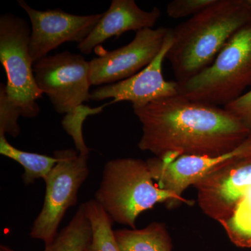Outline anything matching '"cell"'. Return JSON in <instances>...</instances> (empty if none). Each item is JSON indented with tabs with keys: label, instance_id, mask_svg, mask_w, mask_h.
<instances>
[{
	"label": "cell",
	"instance_id": "9a60e30c",
	"mask_svg": "<svg viewBox=\"0 0 251 251\" xmlns=\"http://www.w3.org/2000/svg\"><path fill=\"white\" fill-rule=\"evenodd\" d=\"M92 235V226L85 203H82L72 221L59 232L53 242L45 246L44 251H85Z\"/></svg>",
	"mask_w": 251,
	"mask_h": 251
},
{
	"label": "cell",
	"instance_id": "8fae6325",
	"mask_svg": "<svg viewBox=\"0 0 251 251\" xmlns=\"http://www.w3.org/2000/svg\"><path fill=\"white\" fill-rule=\"evenodd\" d=\"M173 44L172 29L164 44L152 62L138 74L116 83L99 86L91 92V100L100 101L113 99L110 103L130 101L133 108L145 106L151 102L179 95L178 82L166 80L162 67L167 53Z\"/></svg>",
	"mask_w": 251,
	"mask_h": 251
},
{
	"label": "cell",
	"instance_id": "7402d4cb",
	"mask_svg": "<svg viewBox=\"0 0 251 251\" xmlns=\"http://www.w3.org/2000/svg\"><path fill=\"white\" fill-rule=\"evenodd\" d=\"M0 251H18L11 249V248L7 247V246L1 245L0 246Z\"/></svg>",
	"mask_w": 251,
	"mask_h": 251
},
{
	"label": "cell",
	"instance_id": "ffe728a7",
	"mask_svg": "<svg viewBox=\"0 0 251 251\" xmlns=\"http://www.w3.org/2000/svg\"><path fill=\"white\" fill-rule=\"evenodd\" d=\"M215 1L216 0H173L168 4L167 13L169 17L175 19L193 17Z\"/></svg>",
	"mask_w": 251,
	"mask_h": 251
},
{
	"label": "cell",
	"instance_id": "2e32d148",
	"mask_svg": "<svg viewBox=\"0 0 251 251\" xmlns=\"http://www.w3.org/2000/svg\"><path fill=\"white\" fill-rule=\"evenodd\" d=\"M0 154L18 162L24 168L23 182L25 185L34 183L36 179H44L57 162L56 157L40 153L27 152L14 148L5 135L0 136Z\"/></svg>",
	"mask_w": 251,
	"mask_h": 251
},
{
	"label": "cell",
	"instance_id": "e0dca14e",
	"mask_svg": "<svg viewBox=\"0 0 251 251\" xmlns=\"http://www.w3.org/2000/svg\"><path fill=\"white\" fill-rule=\"evenodd\" d=\"M86 214L92 226V235L85 251H121L117 245L113 221L95 199L85 202Z\"/></svg>",
	"mask_w": 251,
	"mask_h": 251
},
{
	"label": "cell",
	"instance_id": "6da1fadb",
	"mask_svg": "<svg viewBox=\"0 0 251 251\" xmlns=\"http://www.w3.org/2000/svg\"><path fill=\"white\" fill-rule=\"evenodd\" d=\"M133 109L143 126L138 148L158 158L221 156L249 138L247 128L224 108L179 95Z\"/></svg>",
	"mask_w": 251,
	"mask_h": 251
},
{
	"label": "cell",
	"instance_id": "7c38bea8",
	"mask_svg": "<svg viewBox=\"0 0 251 251\" xmlns=\"http://www.w3.org/2000/svg\"><path fill=\"white\" fill-rule=\"evenodd\" d=\"M251 153V138L239 148L221 156H178L173 161H165L158 157L147 160L153 179L161 189L182 197L190 186L205 177L226 163Z\"/></svg>",
	"mask_w": 251,
	"mask_h": 251
},
{
	"label": "cell",
	"instance_id": "30bf717a",
	"mask_svg": "<svg viewBox=\"0 0 251 251\" xmlns=\"http://www.w3.org/2000/svg\"><path fill=\"white\" fill-rule=\"evenodd\" d=\"M18 4L31 21L29 52L34 64L64 43L83 42L103 15L77 16L60 9L38 11L23 0H19Z\"/></svg>",
	"mask_w": 251,
	"mask_h": 251
},
{
	"label": "cell",
	"instance_id": "8992f818",
	"mask_svg": "<svg viewBox=\"0 0 251 251\" xmlns=\"http://www.w3.org/2000/svg\"><path fill=\"white\" fill-rule=\"evenodd\" d=\"M31 30L24 18L7 13L0 17V62L7 77L6 92L21 116L34 118L42 97L34 77L29 52Z\"/></svg>",
	"mask_w": 251,
	"mask_h": 251
},
{
	"label": "cell",
	"instance_id": "4fadbf2b",
	"mask_svg": "<svg viewBox=\"0 0 251 251\" xmlns=\"http://www.w3.org/2000/svg\"><path fill=\"white\" fill-rule=\"evenodd\" d=\"M161 10L154 7L144 11L134 0H113L108 11L85 40L77 44L81 53L90 54L97 46L113 36L129 31L151 29L159 19Z\"/></svg>",
	"mask_w": 251,
	"mask_h": 251
},
{
	"label": "cell",
	"instance_id": "3957f363",
	"mask_svg": "<svg viewBox=\"0 0 251 251\" xmlns=\"http://www.w3.org/2000/svg\"><path fill=\"white\" fill-rule=\"evenodd\" d=\"M95 201L101 206L113 223L135 229L140 214L158 203H165L169 209L194 201L175 196L161 189L153 179L147 161L124 158L105 163Z\"/></svg>",
	"mask_w": 251,
	"mask_h": 251
},
{
	"label": "cell",
	"instance_id": "5b68a950",
	"mask_svg": "<svg viewBox=\"0 0 251 251\" xmlns=\"http://www.w3.org/2000/svg\"><path fill=\"white\" fill-rule=\"evenodd\" d=\"M250 86L251 22L229 39L209 67L192 78L178 82V91L179 96L189 100L224 107Z\"/></svg>",
	"mask_w": 251,
	"mask_h": 251
},
{
	"label": "cell",
	"instance_id": "277c9868",
	"mask_svg": "<svg viewBox=\"0 0 251 251\" xmlns=\"http://www.w3.org/2000/svg\"><path fill=\"white\" fill-rule=\"evenodd\" d=\"M206 216L237 247L251 248V153L220 167L194 185Z\"/></svg>",
	"mask_w": 251,
	"mask_h": 251
},
{
	"label": "cell",
	"instance_id": "9c48e42d",
	"mask_svg": "<svg viewBox=\"0 0 251 251\" xmlns=\"http://www.w3.org/2000/svg\"><path fill=\"white\" fill-rule=\"evenodd\" d=\"M169 31L163 27L142 29L129 44L91 60L92 85L116 83L148 67L159 53Z\"/></svg>",
	"mask_w": 251,
	"mask_h": 251
},
{
	"label": "cell",
	"instance_id": "52a82bcc",
	"mask_svg": "<svg viewBox=\"0 0 251 251\" xmlns=\"http://www.w3.org/2000/svg\"><path fill=\"white\" fill-rule=\"evenodd\" d=\"M53 156L57 162L46 176V194L42 209L34 220L29 236L44 242H53L59 225L69 208L77 202L79 190L88 177L89 155L73 149L57 150Z\"/></svg>",
	"mask_w": 251,
	"mask_h": 251
},
{
	"label": "cell",
	"instance_id": "d6986e66",
	"mask_svg": "<svg viewBox=\"0 0 251 251\" xmlns=\"http://www.w3.org/2000/svg\"><path fill=\"white\" fill-rule=\"evenodd\" d=\"M21 116L19 109L10 100L6 84L0 85V136L6 134L17 138L21 133L18 121Z\"/></svg>",
	"mask_w": 251,
	"mask_h": 251
},
{
	"label": "cell",
	"instance_id": "44dd1931",
	"mask_svg": "<svg viewBox=\"0 0 251 251\" xmlns=\"http://www.w3.org/2000/svg\"><path fill=\"white\" fill-rule=\"evenodd\" d=\"M224 108L242 124L251 138V90Z\"/></svg>",
	"mask_w": 251,
	"mask_h": 251
},
{
	"label": "cell",
	"instance_id": "603a6c76",
	"mask_svg": "<svg viewBox=\"0 0 251 251\" xmlns=\"http://www.w3.org/2000/svg\"><path fill=\"white\" fill-rule=\"evenodd\" d=\"M249 2H250V4H251V0H249Z\"/></svg>",
	"mask_w": 251,
	"mask_h": 251
},
{
	"label": "cell",
	"instance_id": "7a4b0ae2",
	"mask_svg": "<svg viewBox=\"0 0 251 251\" xmlns=\"http://www.w3.org/2000/svg\"><path fill=\"white\" fill-rule=\"evenodd\" d=\"M250 22L249 0H216L172 29L173 44L166 59L176 82L189 80L209 67L229 39Z\"/></svg>",
	"mask_w": 251,
	"mask_h": 251
},
{
	"label": "cell",
	"instance_id": "ba28073f",
	"mask_svg": "<svg viewBox=\"0 0 251 251\" xmlns=\"http://www.w3.org/2000/svg\"><path fill=\"white\" fill-rule=\"evenodd\" d=\"M36 85L59 114L72 113L91 100L90 64L83 56L64 51L33 67Z\"/></svg>",
	"mask_w": 251,
	"mask_h": 251
},
{
	"label": "cell",
	"instance_id": "ac0fdd59",
	"mask_svg": "<svg viewBox=\"0 0 251 251\" xmlns=\"http://www.w3.org/2000/svg\"><path fill=\"white\" fill-rule=\"evenodd\" d=\"M108 104L99 108H91L90 107L81 105L72 113L66 115L63 119L62 126L66 132L72 136L75 144V148L82 154H90V149L85 145L82 134V125L89 115H96L103 110Z\"/></svg>",
	"mask_w": 251,
	"mask_h": 251
},
{
	"label": "cell",
	"instance_id": "5bb4252c",
	"mask_svg": "<svg viewBox=\"0 0 251 251\" xmlns=\"http://www.w3.org/2000/svg\"><path fill=\"white\" fill-rule=\"evenodd\" d=\"M121 251H173V242L166 224L151 223L143 229L114 230Z\"/></svg>",
	"mask_w": 251,
	"mask_h": 251
}]
</instances>
